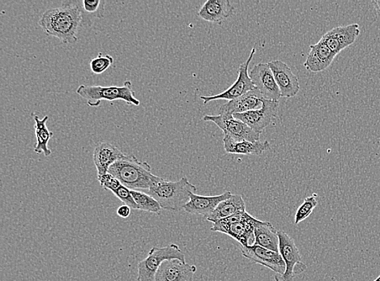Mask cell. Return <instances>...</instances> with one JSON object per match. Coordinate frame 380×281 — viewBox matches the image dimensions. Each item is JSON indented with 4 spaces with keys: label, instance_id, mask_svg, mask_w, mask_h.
<instances>
[{
    "label": "cell",
    "instance_id": "obj_7",
    "mask_svg": "<svg viewBox=\"0 0 380 281\" xmlns=\"http://www.w3.org/2000/svg\"><path fill=\"white\" fill-rule=\"evenodd\" d=\"M279 253L284 263L286 272L283 275H275L276 281H293L297 275L307 270V265L303 262L299 248L294 240L287 233L278 231Z\"/></svg>",
    "mask_w": 380,
    "mask_h": 281
},
{
    "label": "cell",
    "instance_id": "obj_30",
    "mask_svg": "<svg viewBox=\"0 0 380 281\" xmlns=\"http://www.w3.org/2000/svg\"><path fill=\"white\" fill-rule=\"evenodd\" d=\"M98 182L101 187L104 190H110L113 192L114 190H117L122 183L119 182V180L113 176L112 174L107 173L103 175V176L98 178Z\"/></svg>",
    "mask_w": 380,
    "mask_h": 281
},
{
    "label": "cell",
    "instance_id": "obj_29",
    "mask_svg": "<svg viewBox=\"0 0 380 281\" xmlns=\"http://www.w3.org/2000/svg\"><path fill=\"white\" fill-rule=\"evenodd\" d=\"M112 193L120 201H122L125 205L130 207L131 209L139 210V207L136 204V201L133 197V195H131V190L126 188L125 185H121L120 187L117 190H114Z\"/></svg>",
    "mask_w": 380,
    "mask_h": 281
},
{
    "label": "cell",
    "instance_id": "obj_27",
    "mask_svg": "<svg viewBox=\"0 0 380 281\" xmlns=\"http://www.w3.org/2000/svg\"><path fill=\"white\" fill-rule=\"evenodd\" d=\"M316 197H317V195L314 194L304 200L303 204L300 205L296 214H295V225H298L308 218L310 214H313L316 206L318 205V201L316 200Z\"/></svg>",
    "mask_w": 380,
    "mask_h": 281
},
{
    "label": "cell",
    "instance_id": "obj_8",
    "mask_svg": "<svg viewBox=\"0 0 380 281\" xmlns=\"http://www.w3.org/2000/svg\"><path fill=\"white\" fill-rule=\"evenodd\" d=\"M205 122H212L223 131L224 136L235 140L260 141V132L252 130L244 122L235 118L234 115L219 114L218 115H205Z\"/></svg>",
    "mask_w": 380,
    "mask_h": 281
},
{
    "label": "cell",
    "instance_id": "obj_14",
    "mask_svg": "<svg viewBox=\"0 0 380 281\" xmlns=\"http://www.w3.org/2000/svg\"><path fill=\"white\" fill-rule=\"evenodd\" d=\"M268 65L276 79L282 98L296 96L300 90L299 79L287 63L281 60H273L269 62Z\"/></svg>",
    "mask_w": 380,
    "mask_h": 281
},
{
    "label": "cell",
    "instance_id": "obj_33",
    "mask_svg": "<svg viewBox=\"0 0 380 281\" xmlns=\"http://www.w3.org/2000/svg\"><path fill=\"white\" fill-rule=\"evenodd\" d=\"M374 281H380V275H379V277L374 280Z\"/></svg>",
    "mask_w": 380,
    "mask_h": 281
},
{
    "label": "cell",
    "instance_id": "obj_15",
    "mask_svg": "<svg viewBox=\"0 0 380 281\" xmlns=\"http://www.w3.org/2000/svg\"><path fill=\"white\" fill-rule=\"evenodd\" d=\"M197 268L179 259L163 262L156 274V281H193Z\"/></svg>",
    "mask_w": 380,
    "mask_h": 281
},
{
    "label": "cell",
    "instance_id": "obj_32",
    "mask_svg": "<svg viewBox=\"0 0 380 281\" xmlns=\"http://www.w3.org/2000/svg\"><path fill=\"white\" fill-rule=\"evenodd\" d=\"M374 8H376L377 13L380 15V0H373Z\"/></svg>",
    "mask_w": 380,
    "mask_h": 281
},
{
    "label": "cell",
    "instance_id": "obj_4",
    "mask_svg": "<svg viewBox=\"0 0 380 281\" xmlns=\"http://www.w3.org/2000/svg\"><path fill=\"white\" fill-rule=\"evenodd\" d=\"M261 221L244 211L215 222L211 230L225 233L240 245L250 247L255 244V229Z\"/></svg>",
    "mask_w": 380,
    "mask_h": 281
},
{
    "label": "cell",
    "instance_id": "obj_6",
    "mask_svg": "<svg viewBox=\"0 0 380 281\" xmlns=\"http://www.w3.org/2000/svg\"><path fill=\"white\" fill-rule=\"evenodd\" d=\"M175 259L186 263L185 254L176 244L163 247H152L149 256L138 264L137 281H156V274L162 263Z\"/></svg>",
    "mask_w": 380,
    "mask_h": 281
},
{
    "label": "cell",
    "instance_id": "obj_2",
    "mask_svg": "<svg viewBox=\"0 0 380 281\" xmlns=\"http://www.w3.org/2000/svg\"><path fill=\"white\" fill-rule=\"evenodd\" d=\"M197 190V187L186 177L176 182L157 177L150 185L149 193L160 204L162 209L178 211L183 209L189 202L190 195Z\"/></svg>",
    "mask_w": 380,
    "mask_h": 281
},
{
    "label": "cell",
    "instance_id": "obj_5",
    "mask_svg": "<svg viewBox=\"0 0 380 281\" xmlns=\"http://www.w3.org/2000/svg\"><path fill=\"white\" fill-rule=\"evenodd\" d=\"M79 96L87 100L89 107H98L102 100L114 102L124 100L126 104L140 105V102L135 96L131 81H126L123 86L103 87L98 86H80L77 89Z\"/></svg>",
    "mask_w": 380,
    "mask_h": 281
},
{
    "label": "cell",
    "instance_id": "obj_25",
    "mask_svg": "<svg viewBox=\"0 0 380 281\" xmlns=\"http://www.w3.org/2000/svg\"><path fill=\"white\" fill-rule=\"evenodd\" d=\"M32 117H34V131L36 136V145L34 147V152L40 155L44 153L46 157L51 156L52 152L48 147V143L54 133L51 132L48 127H47L46 123L49 119V116H45L44 119H40L38 115L32 114Z\"/></svg>",
    "mask_w": 380,
    "mask_h": 281
},
{
    "label": "cell",
    "instance_id": "obj_24",
    "mask_svg": "<svg viewBox=\"0 0 380 281\" xmlns=\"http://www.w3.org/2000/svg\"><path fill=\"white\" fill-rule=\"evenodd\" d=\"M254 245L279 253L278 231L270 222L261 221L256 227Z\"/></svg>",
    "mask_w": 380,
    "mask_h": 281
},
{
    "label": "cell",
    "instance_id": "obj_23",
    "mask_svg": "<svg viewBox=\"0 0 380 281\" xmlns=\"http://www.w3.org/2000/svg\"><path fill=\"white\" fill-rule=\"evenodd\" d=\"M246 204L244 198L240 195H232L228 200L220 203L212 214L206 220L213 222L218 221L235 214L244 213Z\"/></svg>",
    "mask_w": 380,
    "mask_h": 281
},
{
    "label": "cell",
    "instance_id": "obj_9",
    "mask_svg": "<svg viewBox=\"0 0 380 281\" xmlns=\"http://www.w3.org/2000/svg\"><path fill=\"white\" fill-rule=\"evenodd\" d=\"M256 47L252 48L250 56L248 57L247 60L244 63H242L240 66L239 75H237V78L236 81L233 84V86H231L223 93L214 95V96H200V99L203 100L204 104H208L209 103L216 100H227L229 102V100L244 96V94L256 88L254 84L251 81L249 74H248V68H249L253 56L256 54Z\"/></svg>",
    "mask_w": 380,
    "mask_h": 281
},
{
    "label": "cell",
    "instance_id": "obj_17",
    "mask_svg": "<svg viewBox=\"0 0 380 281\" xmlns=\"http://www.w3.org/2000/svg\"><path fill=\"white\" fill-rule=\"evenodd\" d=\"M263 97L260 90L255 88L250 92L244 94V96L235 100H229L228 103L221 105L219 114H244L248 111L261 108L263 105Z\"/></svg>",
    "mask_w": 380,
    "mask_h": 281
},
{
    "label": "cell",
    "instance_id": "obj_22",
    "mask_svg": "<svg viewBox=\"0 0 380 281\" xmlns=\"http://www.w3.org/2000/svg\"><path fill=\"white\" fill-rule=\"evenodd\" d=\"M71 3L80 11L81 25L91 27L95 19L104 17L105 2L103 0H70Z\"/></svg>",
    "mask_w": 380,
    "mask_h": 281
},
{
    "label": "cell",
    "instance_id": "obj_16",
    "mask_svg": "<svg viewBox=\"0 0 380 281\" xmlns=\"http://www.w3.org/2000/svg\"><path fill=\"white\" fill-rule=\"evenodd\" d=\"M230 192H225L223 194L214 196L199 195L192 193L190 195L189 202L184 206V211L193 215H202L205 218L214 213L216 207L220 203L231 197Z\"/></svg>",
    "mask_w": 380,
    "mask_h": 281
},
{
    "label": "cell",
    "instance_id": "obj_1",
    "mask_svg": "<svg viewBox=\"0 0 380 281\" xmlns=\"http://www.w3.org/2000/svg\"><path fill=\"white\" fill-rule=\"evenodd\" d=\"M80 11L70 0L63 2L60 8L47 10L42 14L39 25L47 35L55 37L63 44H74L81 25Z\"/></svg>",
    "mask_w": 380,
    "mask_h": 281
},
{
    "label": "cell",
    "instance_id": "obj_11",
    "mask_svg": "<svg viewBox=\"0 0 380 281\" xmlns=\"http://www.w3.org/2000/svg\"><path fill=\"white\" fill-rule=\"evenodd\" d=\"M239 247L242 256L253 263L271 269L277 275H283L286 272V263L280 253L256 245L244 247L240 244Z\"/></svg>",
    "mask_w": 380,
    "mask_h": 281
},
{
    "label": "cell",
    "instance_id": "obj_13",
    "mask_svg": "<svg viewBox=\"0 0 380 281\" xmlns=\"http://www.w3.org/2000/svg\"><path fill=\"white\" fill-rule=\"evenodd\" d=\"M360 35V27L358 24L345 26H337L322 37L321 40L329 46L336 55L355 44Z\"/></svg>",
    "mask_w": 380,
    "mask_h": 281
},
{
    "label": "cell",
    "instance_id": "obj_10",
    "mask_svg": "<svg viewBox=\"0 0 380 281\" xmlns=\"http://www.w3.org/2000/svg\"><path fill=\"white\" fill-rule=\"evenodd\" d=\"M279 109L278 100L263 99L261 108L244 114L234 115L235 118L244 122L252 130L261 133L263 130L275 122Z\"/></svg>",
    "mask_w": 380,
    "mask_h": 281
},
{
    "label": "cell",
    "instance_id": "obj_19",
    "mask_svg": "<svg viewBox=\"0 0 380 281\" xmlns=\"http://www.w3.org/2000/svg\"><path fill=\"white\" fill-rule=\"evenodd\" d=\"M310 51L307 60L304 63V67L311 72H320L326 70L336 56L321 39L317 44L310 45Z\"/></svg>",
    "mask_w": 380,
    "mask_h": 281
},
{
    "label": "cell",
    "instance_id": "obj_21",
    "mask_svg": "<svg viewBox=\"0 0 380 281\" xmlns=\"http://www.w3.org/2000/svg\"><path fill=\"white\" fill-rule=\"evenodd\" d=\"M223 144L225 151L230 155H261L270 150V143L265 141L235 140L230 137L224 136Z\"/></svg>",
    "mask_w": 380,
    "mask_h": 281
},
{
    "label": "cell",
    "instance_id": "obj_20",
    "mask_svg": "<svg viewBox=\"0 0 380 281\" xmlns=\"http://www.w3.org/2000/svg\"><path fill=\"white\" fill-rule=\"evenodd\" d=\"M234 11L235 7L229 0H207L199 9L198 17L208 22L221 25Z\"/></svg>",
    "mask_w": 380,
    "mask_h": 281
},
{
    "label": "cell",
    "instance_id": "obj_31",
    "mask_svg": "<svg viewBox=\"0 0 380 281\" xmlns=\"http://www.w3.org/2000/svg\"><path fill=\"white\" fill-rule=\"evenodd\" d=\"M131 209L130 207L124 204L119 207L117 214L122 218H128L131 214Z\"/></svg>",
    "mask_w": 380,
    "mask_h": 281
},
{
    "label": "cell",
    "instance_id": "obj_12",
    "mask_svg": "<svg viewBox=\"0 0 380 281\" xmlns=\"http://www.w3.org/2000/svg\"><path fill=\"white\" fill-rule=\"evenodd\" d=\"M251 81L260 90L263 98L278 100L282 98L273 73L268 63H260L253 67L250 72Z\"/></svg>",
    "mask_w": 380,
    "mask_h": 281
},
{
    "label": "cell",
    "instance_id": "obj_28",
    "mask_svg": "<svg viewBox=\"0 0 380 281\" xmlns=\"http://www.w3.org/2000/svg\"><path fill=\"white\" fill-rule=\"evenodd\" d=\"M113 63L114 58L112 55H103L100 53L98 56L93 58L91 63H89V65H91L93 73L96 74V75H100V74L104 73L108 68L112 67Z\"/></svg>",
    "mask_w": 380,
    "mask_h": 281
},
{
    "label": "cell",
    "instance_id": "obj_18",
    "mask_svg": "<svg viewBox=\"0 0 380 281\" xmlns=\"http://www.w3.org/2000/svg\"><path fill=\"white\" fill-rule=\"evenodd\" d=\"M126 155L119 148L110 143H100L93 152V162L98 171V178L109 172V169L114 163L123 159Z\"/></svg>",
    "mask_w": 380,
    "mask_h": 281
},
{
    "label": "cell",
    "instance_id": "obj_3",
    "mask_svg": "<svg viewBox=\"0 0 380 281\" xmlns=\"http://www.w3.org/2000/svg\"><path fill=\"white\" fill-rule=\"evenodd\" d=\"M108 173L131 190H149L157 177L152 174L149 164L140 162L134 156L120 159L110 167Z\"/></svg>",
    "mask_w": 380,
    "mask_h": 281
},
{
    "label": "cell",
    "instance_id": "obj_26",
    "mask_svg": "<svg viewBox=\"0 0 380 281\" xmlns=\"http://www.w3.org/2000/svg\"><path fill=\"white\" fill-rule=\"evenodd\" d=\"M131 195L139 207V210L149 211V213L159 214L162 207L157 201L150 195L139 192V190H131Z\"/></svg>",
    "mask_w": 380,
    "mask_h": 281
}]
</instances>
